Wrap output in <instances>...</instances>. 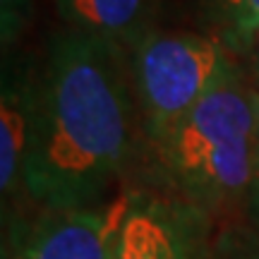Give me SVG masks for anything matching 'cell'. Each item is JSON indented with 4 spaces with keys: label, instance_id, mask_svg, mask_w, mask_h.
Returning a JSON list of instances; mask_svg holds the SVG:
<instances>
[{
    "label": "cell",
    "instance_id": "cell-2",
    "mask_svg": "<svg viewBox=\"0 0 259 259\" xmlns=\"http://www.w3.org/2000/svg\"><path fill=\"white\" fill-rule=\"evenodd\" d=\"M156 154L170 194L209 219L240 209L259 180V92L233 72L158 142Z\"/></svg>",
    "mask_w": 259,
    "mask_h": 259
},
{
    "label": "cell",
    "instance_id": "cell-6",
    "mask_svg": "<svg viewBox=\"0 0 259 259\" xmlns=\"http://www.w3.org/2000/svg\"><path fill=\"white\" fill-rule=\"evenodd\" d=\"M38 111V74L5 67L0 94V192L8 204L24 192Z\"/></svg>",
    "mask_w": 259,
    "mask_h": 259
},
{
    "label": "cell",
    "instance_id": "cell-9",
    "mask_svg": "<svg viewBox=\"0 0 259 259\" xmlns=\"http://www.w3.org/2000/svg\"><path fill=\"white\" fill-rule=\"evenodd\" d=\"M211 259H259V238L245 231L223 233L213 242Z\"/></svg>",
    "mask_w": 259,
    "mask_h": 259
},
{
    "label": "cell",
    "instance_id": "cell-5",
    "mask_svg": "<svg viewBox=\"0 0 259 259\" xmlns=\"http://www.w3.org/2000/svg\"><path fill=\"white\" fill-rule=\"evenodd\" d=\"M127 211V194L99 206L41 209L31 219L10 221L17 259H111Z\"/></svg>",
    "mask_w": 259,
    "mask_h": 259
},
{
    "label": "cell",
    "instance_id": "cell-4",
    "mask_svg": "<svg viewBox=\"0 0 259 259\" xmlns=\"http://www.w3.org/2000/svg\"><path fill=\"white\" fill-rule=\"evenodd\" d=\"M209 216L176 194L130 192L111 259H211Z\"/></svg>",
    "mask_w": 259,
    "mask_h": 259
},
{
    "label": "cell",
    "instance_id": "cell-8",
    "mask_svg": "<svg viewBox=\"0 0 259 259\" xmlns=\"http://www.w3.org/2000/svg\"><path fill=\"white\" fill-rule=\"evenodd\" d=\"M226 17L231 19L238 41L250 44L259 34V0H219Z\"/></svg>",
    "mask_w": 259,
    "mask_h": 259
},
{
    "label": "cell",
    "instance_id": "cell-11",
    "mask_svg": "<svg viewBox=\"0 0 259 259\" xmlns=\"http://www.w3.org/2000/svg\"><path fill=\"white\" fill-rule=\"evenodd\" d=\"M0 259H17L15 245H12V240H10V235H8V233L3 235V250H0Z\"/></svg>",
    "mask_w": 259,
    "mask_h": 259
},
{
    "label": "cell",
    "instance_id": "cell-7",
    "mask_svg": "<svg viewBox=\"0 0 259 259\" xmlns=\"http://www.w3.org/2000/svg\"><path fill=\"white\" fill-rule=\"evenodd\" d=\"M70 31L87 34L111 46L132 48L151 34L149 19L154 0H56Z\"/></svg>",
    "mask_w": 259,
    "mask_h": 259
},
{
    "label": "cell",
    "instance_id": "cell-3",
    "mask_svg": "<svg viewBox=\"0 0 259 259\" xmlns=\"http://www.w3.org/2000/svg\"><path fill=\"white\" fill-rule=\"evenodd\" d=\"M238 67L223 41L192 31L147 34L132 51V82L144 132L156 147Z\"/></svg>",
    "mask_w": 259,
    "mask_h": 259
},
{
    "label": "cell",
    "instance_id": "cell-12",
    "mask_svg": "<svg viewBox=\"0 0 259 259\" xmlns=\"http://www.w3.org/2000/svg\"><path fill=\"white\" fill-rule=\"evenodd\" d=\"M250 204H252V209H254V219L259 221V180H257V185H254V192H252Z\"/></svg>",
    "mask_w": 259,
    "mask_h": 259
},
{
    "label": "cell",
    "instance_id": "cell-10",
    "mask_svg": "<svg viewBox=\"0 0 259 259\" xmlns=\"http://www.w3.org/2000/svg\"><path fill=\"white\" fill-rule=\"evenodd\" d=\"M29 15L31 0H0V31L5 46L19 36V31L29 22Z\"/></svg>",
    "mask_w": 259,
    "mask_h": 259
},
{
    "label": "cell",
    "instance_id": "cell-1",
    "mask_svg": "<svg viewBox=\"0 0 259 259\" xmlns=\"http://www.w3.org/2000/svg\"><path fill=\"white\" fill-rule=\"evenodd\" d=\"M120 48L70 31L38 74L24 194L38 209L106 204L135 154L137 94Z\"/></svg>",
    "mask_w": 259,
    "mask_h": 259
}]
</instances>
